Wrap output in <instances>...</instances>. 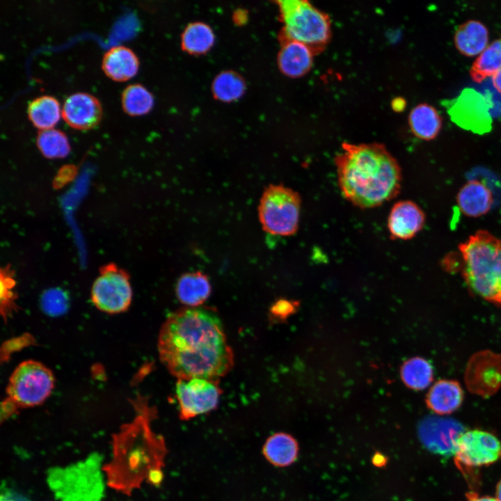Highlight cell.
I'll use <instances>...</instances> for the list:
<instances>
[{"label":"cell","instance_id":"15","mask_svg":"<svg viewBox=\"0 0 501 501\" xmlns=\"http://www.w3.org/2000/svg\"><path fill=\"white\" fill-rule=\"evenodd\" d=\"M424 211L411 200H401L391 208L388 228L392 238L407 240L421 231L425 223Z\"/></svg>","mask_w":501,"mask_h":501},{"label":"cell","instance_id":"29","mask_svg":"<svg viewBox=\"0 0 501 501\" xmlns=\"http://www.w3.org/2000/svg\"><path fill=\"white\" fill-rule=\"evenodd\" d=\"M124 111L129 116H140L147 113L153 106L152 95L139 84H130L125 87L121 95Z\"/></svg>","mask_w":501,"mask_h":501},{"label":"cell","instance_id":"25","mask_svg":"<svg viewBox=\"0 0 501 501\" xmlns=\"http://www.w3.org/2000/svg\"><path fill=\"white\" fill-rule=\"evenodd\" d=\"M27 115L34 127L40 129L52 128L60 118V106L56 99L42 95L30 101Z\"/></svg>","mask_w":501,"mask_h":501},{"label":"cell","instance_id":"14","mask_svg":"<svg viewBox=\"0 0 501 501\" xmlns=\"http://www.w3.org/2000/svg\"><path fill=\"white\" fill-rule=\"evenodd\" d=\"M61 116L71 127L87 130L95 127L102 116V109L99 100L86 93L70 95L64 101Z\"/></svg>","mask_w":501,"mask_h":501},{"label":"cell","instance_id":"26","mask_svg":"<svg viewBox=\"0 0 501 501\" xmlns=\"http://www.w3.org/2000/svg\"><path fill=\"white\" fill-rule=\"evenodd\" d=\"M501 69V38L493 41L477 56L470 70L472 79L480 83Z\"/></svg>","mask_w":501,"mask_h":501},{"label":"cell","instance_id":"30","mask_svg":"<svg viewBox=\"0 0 501 501\" xmlns=\"http://www.w3.org/2000/svg\"><path fill=\"white\" fill-rule=\"evenodd\" d=\"M36 145L42 155L49 159L65 157L70 151L65 134L53 128L39 130Z\"/></svg>","mask_w":501,"mask_h":501},{"label":"cell","instance_id":"21","mask_svg":"<svg viewBox=\"0 0 501 501\" xmlns=\"http://www.w3.org/2000/svg\"><path fill=\"white\" fill-rule=\"evenodd\" d=\"M212 291L208 277L200 271L182 275L176 285V294L184 305L194 308L202 305Z\"/></svg>","mask_w":501,"mask_h":501},{"label":"cell","instance_id":"37","mask_svg":"<svg viewBox=\"0 0 501 501\" xmlns=\"http://www.w3.org/2000/svg\"><path fill=\"white\" fill-rule=\"evenodd\" d=\"M474 495H475L474 493H472L471 495H470L469 501H499L495 498H491L489 496L478 497V496H476Z\"/></svg>","mask_w":501,"mask_h":501},{"label":"cell","instance_id":"16","mask_svg":"<svg viewBox=\"0 0 501 501\" xmlns=\"http://www.w3.org/2000/svg\"><path fill=\"white\" fill-rule=\"evenodd\" d=\"M456 203L466 216L477 218L487 214L493 203V194L489 188L479 180L466 182L456 195Z\"/></svg>","mask_w":501,"mask_h":501},{"label":"cell","instance_id":"2","mask_svg":"<svg viewBox=\"0 0 501 501\" xmlns=\"http://www.w3.org/2000/svg\"><path fill=\"white\" fill-rule=\"evenodd\" d=\"M334 161L340 191L357 207H379L401 189L400 166L383 144L344 142Z\"/></svg>","mask_w":501,"mask_h":501},{"label":"cell","instance_id":"9","mask_svg":"<svg viewBox=\"0 0 501 501\" xmlns=\"http://www.w3.org/2000/svg\"><path fill=\"white\" fill-rule=\"evenodd\" d=\"M132 290L127 273L113 263L100 269V275L91 289V300L102 312L116 314L130 305Z\"/></svg>","mask_w":501,"mask_h":501},{"label":"cell","instance_id":"13","mask_svg":"<svg viewBox=\"0 0 501 501\" xmlns=\"http://www.w3.org/2000/svg\"><path fill=\"white\" fill-rule=\"evenodd\" d=\"M468 390L484 397L501 387V355L489 351L478 352L469 360L465 374Z\"/></svg>","mask_w":501,"mask_h":501},{"label":"cell","instance_id":"11","mask_svg":"<svg viewBox=\"0 0 501 501\" xmlns=\"http://www.w3.org/2000/svg\"><path fill=\"white\" fill-rule=\"evenodd\" d=\"M454 456L468 467L491 465L501 459V440L485 431H465L458 439Z\"/></svg>","mask_w":501,"mask_h":501},{"label":"cell","instance_id":"34","mask_svg":"<svg viewBox=\"0 0 501 501\" xmlns=\"http://www.w3.org/2000/svg\"><path fill=\"white\" fill-rule=\"evenodd\" d=\"M295 306V302L279 300L273 305L271 312L275 317L285 318L294 311Z\"/></svg>","mask_w":501,"mask_h":501},{"label":"cell","instance_id":"38","mask_svg":"<svg viewBox=\"0 0 501 501\" xmlns=\"http://www.w3.org/2000/svg\"><path fill=\"white\" fill-rule=\"evenodd\" d=\"M495 498L499 501H501V479L498 482L496 486Z\"/></svg>","mask_w":501,"mask_h":501},{"label":"cell","instance_id":"32","mask_svg":"<svg viewBox=\"0 0 501 501\" xmlns=\"http://www.w3.org/2000/svg\"><path fill=\"white\" fill-rule=\"evenodd\" d=\"M1 312L6 319L15 308V300L17 298L13 289L15 280L13 273L9 267L1 269Z\"/></svg>","mask_w":501,"mask_h":501},{"label":"cell","instance_id":"8","mask_svg":"<svg viewBox=\"0 0 501 501\" xmlns=\"http://www.w3.org/2000/svg\"><path fill=\"white\" fill-rule=\"evenodd\" d=\"M54 385L49 369L39 362L26 360L13 372L6 388L7 399L17 408L35 406L49 396Z\"/></svg>","mask_w":501,"mask_h":501},{"label":"cell","instance_id":"12","mask_svg":"<svg viewBox=\"0 0 501 501\" xmlns=\"http://www.w3.org/2000/svg\"><path fill=\"white\" fill-rule=\"evenodd\" d=\"M456 420L438 416L424 418L418 426V436L430 452L443 456H454L460 436L465 431Z\"/></svg>","mask_w":501,"mask_h":501},{"label":"cell","instance_id":"1","mask_svg":"<svg viewBox=\"0 0 501 501\" xmlns=\"http://www.w3.org/2000/svg\"><path fill=\"white\" fill-rule=\"evenodd\" d=\"M161 363L178 379L217 381L232 367L234 356L216 313L184 308L172 313L158 339Z\"/></svg>","mask_w":501,"mask_h":501},{"label":"cell","instance_id":"19","mask_svg":"<svg viewBox=\"0 0 501 501\" xmlns=\"http://www.w3.org/2000/svg\"><path fill=\"white\" fill-rule=\"evenodd\" d=\"M463 395V391L458 381L442 379L436 382L429 389L426 403L436 414L448 415L461 406Z\"/></svg>","mask_w":501,"mask_h":501},{"label":"cell","instance_id":"27","mask_svg":"<svg viewBox=\"0 0 501 501\" xmlns=\"http://www.w3.org/2000/svg\"><path fill=\"white\" fill-rule=\"evenodd\" d=\"M401 376L406 386L413 390H420L427 388L432 382L434 370L427 360L415 357L403 364Z\"/></svg>","mask_w":501,"mask_h":501},{"label":"cell","instance_id":"7","mask_svg":"<svg viewBox=\"0 0 501 501\" xmlns=\"http://www.w3.org/2000/svg\"><path fill=\"white\" fill-rule=\"evenodd\" d=\"M301 207V198L296 191L281 184L269 185L258 207L263 230L275 235H293L299 228Z\"/></svg>","mask_w":501,"mask_h":501},{"label":"cell","instance_id":"24","mask_svg":"<svg viewBox=\"0 0 501 501\" xmlns=\"http://www.w3.org/2000/svg\"><path fill=\"white\" fill-rule=\"evenodd\" d=\"M408 124L415 136L429 141L439 134L442 119L434 107L427 104H420L411 110L408 116Z\"/></svg>","mask_w":501,"mask_h":501},{"label":"cell","instance_id":"4","mask_svg":"<svg viewBox=\"0 0 501 501\" xmlns=\"http://www.w3.org/2000/svg\"><path fill=\"white\" fill-rule=\"evenodd\" d=\"M461 272L469 289L501 305V238L479 230L459 245Z\"/></svg>","mask_w":501,"mask_h":501},{"label":"cell","instance_id":"18","mask_svg":"<svg viewBox=\"0 0 501 501\" xmlns=\"http://www.w3.org/2000/svg\"><path fill=\"white\" fill-rule=\"evenodd\" d=\"M314 55L312 51L301 42L284 40L278 54L279 69L287 77H302L310 70Z\"/></svg>","mask_w":501,"mask_h":501},{"label":"cell","instance_id":"10","mask_svg":"<svg viewBox=\"0 0 501 501\" xmlns=\"http://www.w3.org/2000/svg\"><path fill=\"white\" fill-rule=\"evenodd\" d=\"M175 391L180 418L183 420L214 410L221 392L217 381L200 378L178 379Z\"/></svg>","mask_w":501,"mask_h":501},{"label":"cell","instance_id":"36","mask_svg":"<svg viewBox=\"0 0 501 501\" xmlns=\"http://www.w3.org/2000/svg\"><path fill=\"white\" fill-rule=\"evenodd\" d=\"M492 83L496 90L501 94V69L492 76Z\"/></svg>","mask_w":501,"mask_h":501},{"label":"cell","instance_id":"33","mask_svg":"<svg viewBox=\"0 0 501 501\" xmlns=\"http://www.w3.org/2000/svg\"><path fill=\"white\" fill-rule=\"evenodd\" d=\"M41 305L43 311L47 315L58 316L67 310L68 299L61 289H49L42 296Z\"/></svg>","mask_w":501,"mask_h":501},{"label":"cell","instance_id":"35","mask_svg":"<svg viewBox=\"0 0 501 501\" xmlns=\"http://www.w3.org/2000/svg\"><path fill=\"white\" fill-rule=\"evenodd\" d=\"M1 501H31L26 497L13 491H5L1 493Z\"/></svg>","mask_w":501,"mask_h":501},{"label":"cell","instance_id":"3","mask_svg":"<svg viewBox=\"0 0 501 501\" xmlns=\"http://www.w3.org/2000/svg\"><path fill=\"white\" fill-rule=\"evenodd\" d=\"M136 415L124 424L113 438V456L103 470L110 486L127 494L145 479L159 484L163 474L161 464L166 449L164 440L151 430L153 412L145 398L133 401Z\"/></svg>","mask_w":501,"mask_h":501},{"label":"cell","instance_id":"20","mask_svg":"<svg viewBox=\"0 0 501 501\" xmlns=\"http://www.w3.org/2000/svg\"><path fill=\"white\" fill-rule=\"evenodd\" d=\"M102 68L110 79L123 81L136 74L138 60L129 48L122 45L113 46L104 53Z\"/></svg>","mask_w":501,"mask_h":501},{"label":"cell","instance_id":"22","mask_svg":"<svg viewBox=\"0 0 501 501\" xmlns=\"http://www.w3.org/2000/svg\"><path fill=\"white\" fill-rule=\"evenodd\" d=\"M454 40L461 54L475 56L479 55L488 46V31L482 22L469 20L457 28Z\"/></svg>","mask_w":501,"mask_h":501},{"label":"cell","instance_id":"28","mask_svg":"<svg viewBox=\"0 0 501 501\" xmlns=\"http://www.w3.org/2000/svg\"><path fill=\"white\" fill-rule=\"evenodd\" d=\"M212 29L202 22L190 24L182 36L183 49L190 54H200L211 49L214 42Z\"/></svg>","mask_w":501,"mask_h":501},{"label":"cell","instance_id":"23","mask_svg":"<svg viewBox=\"0 0 501 501\" xmlns=\"http://www.w3.org/2000/svg\"><path fill=\"white\" fill-rule=\"evenodd\" d=\"M263 454L267 460L277 467H286L297 459L299 444L296 440L286 433H276L266 440Z\"/></svg>","mask_w":501,"mask_h":501},{"label":"cell","instance_id":"6","mask_svg":"<svg viewBox=\"0 0 501 501\" xmlns=\"http://www.w3.org/2000/svg\"><path fill=\"white\" fill-rule=\"evenodd\" d=\"M47 482L61 501H100L104 489L101 457L94 453L74 464L51 468Z\"/></svg>","mask_w":501,"mask_h":501},{"label":"cell","instance_id":"5","mask_svg":"<svg viewBox=\"0 0 501 501\" xmlns=\"http://www.w3.org/2000/svg\"><path fill=\"white\" fill-rule=\"evenodd\" d=\"M283 23L284 40H294L308 46L317 54L331 36L329 16L306 0L278 1Z\"/></svg>","mask_w":501,"mask_h":501},{"label":"cell","instance_id":"31","mask_svg":"<svg viewBox=\"0 0 501 501\" xmlns=\"http://www.w3.org/2000/svg\"><path fill=\"white\" fill-rule=\"evenodd\" d=\"M244 80L232 72H223L219 74L212 84L214 96L223 102H231L239 99L244 94Z\"/></svg>","mask_w":501,"mask_h":501},{"label":"cell","instance_id":"17","mask_svg":"<svg viewBox=\"0 0 501 501\" xmlns=\"http://www.w3.org/2000/svg\"><path fill=\"white\" fill-rule=\"evenodd\" d=\"M470 109H468L459 100L450 109V116L456 123L475 132H484L488 129L490 117L482 106V97L475 91L468 90L463 94Z\"/></svg>","mask_w":501,"mask_h":501}]
</instances>
